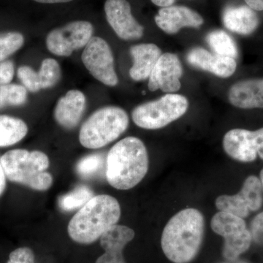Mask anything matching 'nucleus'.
I'll return each instance as SVG.
<instances>
[{"instance_id": "obj_5", "label": "nucleus", "mask_w": 263, "mask_h": 263, "mask_svg": "<svg viewBox=\"0 0 263 263\" xmlns=\"http://www.w3.org/2000/svg\"><path fill=\"white\" fill-rule=\"evenodd\" d=\"M129 126V117L124 109L107 106L99 109L84 123L79 141L85 148L98 149L117 140Z\"/></svg>"}, {"instance_id": "obj_24", "label": "nucleus", "mask_w": 263, "mask_h": 263, "mask_svg": "<svg viewBox=\"0 0 263 263\" xmlns=\"http://www.w3.org/2000/svg\"><path fill=\"white\" fill-rule=\"evenodd\" d=\"M93 197V192L89 187L86 186H78L70 193L60 197L59 205L65 212H71L84 206Z\"/></svg>"}, {"instance_id": "obj_30", "label": "nucleus", "mask_w": 263, "mask_h": 263, "mask_svg": "<svg viewBox=\"0 0 263 263\" xmlns=\"http://www.w3.org/2000/svg\"><path fill=\"white\" fill-rule=\"evenodd\" d=\"M249 231L254 243L263 245V212L254 218L251 223Z\"/></svg>"}, {"instance_id": "obj_35", "label": "nucleus", "mask_w": 263, "mask_h": 263, "mask_svg": "<svg viewBox=\"0 0 263 263\" xmlns=\"http://www.w3.org/2000/svg\"><path fill=\"white\" fill-rule=\"evenodd\" d=\"M40 3H46V4H56V3H69L72 0H34Z\"/></svg>"}, {"instance_id": "obj_26", "label": "nucleus", "mask_w": 263, "mask_h": 263, "mask_svg": "<svg viewBox=\"0 0 263 263\" xmlns=\"http://www.w3.org/2000/svg\"><path fill=\"white\" fill-rule=\"evenodd\" d=\"M105 167H106V164H105L103 156L93 154L86 156L78 162L76 171L82 177L89 178L99 174Z\"/></svg>"}, {"instance_id": "obj_23", "label": "nucleus", "mask_w": 263, "mask_h": 263, "mask_svg": "<svg viewBox=\"0 0 263 263\" xmlns=\"http://www.w3.org/2000/svg\"><path fill=\"white\" fill-rule=\"evenodd\" d=\"M36 77L40 89L53 87L61 78V68L53 59H46L41 64V68L36 72Z\"/></svg>"}, {"instance_id": "obj_1", "label": "nucleus", "mask_w": 263, "mask_h": 263, "mask_svg": "<svg viewBox=\"0 0 263 263\" xmlns=\"http://www.w3.org/2000/svg\"><path fill=\"white\" fill-rule=\"evenodd\" d=\"M205 221L200 211H180L164 227L161 246L164 255L174 263H190L197 257L203 240Z\"/></svg>"}, {"instance_id": "obj_33", "label": "nucleus", "mask_w": 263, "mask_h": 263, "mask_svg": "<svg viewBox=\"0 0 263 263\" xmlns=\"http://www.w3.org/2000/svg\"><path fill=\"white\" fill-rule=\"evenodd\" d=\"M6 178L3 164L0 162V196L3 195L6 188Z\"/></svg>"}, {"instance_id": "obj_18", "label": "nucleus", "mask_w": 263, "mask_h": 263, "mask_svg": "<svg viewBox=\"0 0 263 263\" xmlns=\"http://www.w3.org/2000/svg\"><path fill=\"white\" fill-rule=\"evenodd\" d=\"M86 108V97L79 90H70L60 99L54 110V118L61 127L72 129L80 122Z\"/></svg>"}, {"instance_id": "obj_10", "label": "nucleus", "mask_w": 263, "mask_h": 263, "mask_svg": "<svg viewBox=\"0 0 263 263\" xmlns=\"http://www.w3.org/2000/svg\"><path fill=\"white\" fill-rule=\"evenodd\" d=\"M94 27L90 22L77 21L51 31L46 37L48 51L57 56L69 57L84 47L92 37Z\"/></svg>"}, {"instance_id": "obj_2", "label": "nucleus", "mask_w": 263, "mask_h": 263, "mask_svg": "<svg viewBox=\"0 0 263 263\" xmlns=\"http://www.w3.org/2000/svg\"><path fill=\"white\" fill-rule=\"evenodd\" d=\"M148 170V152L139 138L127 137L109 151L105 176L109 184L117 190L135 187L146 176Z\"/></svg>"}, {"instance_id": "obj_4", "label": "nucleus", "mask_w": 263, "mask_h": 263, "mask_svg": "<svg viewBox=\"0 0 263 263\" xmlns=\"http://www.w3.org/2000/svg\"><path fill=\"white\" fill-rule=\"evenodd\" d=\"M0 162L7 179L12 182L37 191H46L53 183V177L47 172L49 159L42 152L13 149L2 156Z\"/></svg>"}, {"instance_id": "obj_16", "label": "nucleus", "mask_w": 263, "mask_h": 263, "mask_svg": "<svg viewBox=\"0 0 263 263\" xmlns=\"http://www.w3.org/2000/svg\"><path fill=\"white\" fill-rule=\"evenodd\" d=\"M186 60L195 68L207 71L222 79L233 76L237 67L235 59L214 55L200 47L190 50L186 55Z\"/></svg>"}, {"instance_id": "obj_19", "label": "nucleus", "mask_w": 263, "mask_h": 263, "mask_svg": "<svg viewBox=\"0 0 263 263\" xmlns=\"http://www.w3.org/2000/svg\"><path fill=\"white\" fill-rule=\"evenodd\" d=\"M133 65L129 70L133 80L142 81L148 79L162 55V51L153 43H143L130 48Z\"/></svg>"}, {"instance_id": "obj_15", "label": "nucleus", "mask_w": 263, "mask_h": 263, "mask_svg": "<svg viewBox=\"0 0 263 263\" xmlns=\"http://www.w3.org/2000/svg\"><path fill=\"white\" fill-rule=\"evenodd\" d=\"M134 238V230L130 228L115 224L100 238L105 252L95 263H126L123 251Z\"/></svg>"}, {"instance_id": "obj_36", "label": "nucleus", "mask_w": 263, "mask_h": 263, "mask_svg": "<svg viewBox=\"0 0 263 263\" xmlns=\"http://www.w3.org/2000/svg\"><path fill=\"white\" fill-rule=\"evenodd\" d=\"M219 263H250L247 262V261L242 260L239 258L233 259V260H226L224 262H221Z\"/></svg>"}, {"instance_id": "obj_37", "label": "nucleus", "mask_w": 263, "mask_h": 263, "mask_svg": "<svg viewBox=\"0 0 263 263\" xmlns=\"http://www.w3.org/2000/svg\"><path fill=\"white\" fill-rule=\"evenodd\" d=\"M259 179H260L261 184H262V192H263V168L261 171L260 174H259Z\"/></svg>"}, {"instance_id": "obj_31", "label": "nucleus", "mask_w": 263, "mask_h": 263, "mask_svg": "<svg viewBox=\"0 0 263 263\" xmlns=\"http://www.w3.org/2000/svg\"><path fill=\"white\" fill-rule=\"evenodd\" d=\"M14 76V65L13 62L4 61L0 62V86L9 84L13 80Z\"/></svg>"}, {"instance_id": "obj_21", "label": "nucleus", "mask_w": 263, "mask_h": 263, "mask_svg": "<svg viewBox=\"0 0 263 263\" xmlns=\"http://www.w3.org/2000/svg\"><path fill=\"white\" fill-rule=\"evenodd\" d=\"M28 133L26 123L18 118L0 116V147L16 144Z\"/></svg>"}, {"instance_id": "obj_27", "label": "nucleus", "mask_w": 263, "mask_h": 263, "mask_svg": "<svg viewBox=\"0 0 263 263\" xmlns=\"http://www.w3.org/2000/svg\"><path fill=\"white\" fill-rule=\"evenodd\" d=\"M24 43V36L19 32H8L0 35V62L20 49Z\"/></svg>"}, {"instance_id": "obj_34", "label": "nucleus", "mask_w": 263, "mask_h": 263, "mask_svg": "<svg viewBox=\"0 0 263 263\" xmlns=\"http://www.w3.org/2000/svg\"><path fill=\"white\" fill-rule=\"evenodd\" d=\"M157 6L161 8H166V7L171 6L174 4L175 0H151Z\"/></svg>"}, {"instance_id": "obj_32", "label": "nucleus", "mask_w": 263, "mask_h": 263, "mask_svg": "<svg viewBox=\"0 0 263 263\" xmlns=\"http://www.w3.org/2000/svg\"><path fill=\"white\" fill-rule=\"evenodd\" d=\"M246 3L254 10L262 11L263 10V0H245Z\"/></svg>"}, {"instance_id": "obj_29", "label": "nucleus", "mask_w": 263, "mask_h": 263, "mask_svg": "<svg viewBox=\"0 0 263 263\" xmlns=\"http://www.w3.org/2000/svg\"><path fill=\"white\" fill-rule=\"evenodd\" d=\"M7 263H35V257L32 249L28 247H20L10 254Z\"/></svg>"}, {"instance_id": "obj_6", "label": "nucleus", "mask_w": 263, "mask_h": 263, "mask_svg": "<svg viewBox=\"0 0 263 263\" xmlns=\"http://www.w3.org/2000/svg\"><path fill=\"white\" fill-rule=\"evenodd\" d=\"M189 108L188 99L183 95L166 94L155 101L138 105L132 114L138 127L158 129L183 117Z\"/></svg>"}, {"instance_id": "obj_14", "label": "nucleus", "mask_w": 263, "mask_h": 263, "mask_svg": "<svg viewBox=\"0 0 263 263\" xmlns=\"http://www.w3.org/2000/svg\"><path fill=\"white\" fill-rule=\"evenodd\" d=\"M156 24L164 32L174 34L183 27L198 28L203 24L201 15L185 6L162 8L155 18Z\"/></svg>"}, {"instance_id": "obj_20", "label": "nucleus", "mask_w": 263, "mask_h": 263, "mask_svg": "<svg viewBox=\"0 0 263 263\" xmlns=\"http://www.w3.org/2000/svg\"><path fill=\"white\" fill-rule=\"evenodd\" d=\"M222 20L227 29L243 35L252 34L259 25L257 13L249 6L228 7Z\"/></svg>"}, {"instance_id": "obj_22", "label": "nucleus", "mask_w": 263, "mask_h": 263, "mask_svg": "<svg viewBox=\"0 0 263 263\" xmlns=\"http://www.w3.org/2000/svg\"><path fill=\"white\" fill-rule=\"evenodd\" d=\"M206 42L215 54L235 59L238 56V48L233 38L223 30H215L206 36Z\"/></svg>"}, {"instance_id": "obj_13", "label": "nucleus", "mask_w": 263, "mask_h": 263, "mask_svg": "<svg viewBox=\"0 0 263 263\" xmlns=\"http://www.w3.org/2000/svg\"><path fill=\"white\" fill-rule=\"evenodd\" d=\"M182 75V65L177 55L164 53L161 55L148 78V89L151 91L160 89L167 94L176 92L181 89L180 79Z\"/></svg>"}, {"instance_id": "obj_28", "label": "nucleus", "mask_w": 263, "mask_h": 263, "mask_svg": "<svg viewBox=\"0 0 263 263\" xmlns=\"http://www.w3.org/2000/svg\"><path fill=\"white\" fill-rule=\"evenodd\" d=\"M17 75L24 87L31 92H37L41 90L38 86L36 72L32 67L29 66H22L18 69Z\"/></svg>"}, {"instance_id": "obj_12", "label": "nucleus", "mask_w": 263, "mask_h": 263, "mask_svg": "<svg viewBox=\"0 0 263 263\" xmlns=\"http://www.w3.org/2000/svg\"><path fill=\"white\" fill-rule=\"evenodd\" d=\"M105 12L108 24L121 39L131 41L143 37L144 28L133 17L127 0H106Z\"/></svg>"}, {"instance_id": "obj_11", "label": "nucleus", "mask_w": 263, "mask_h": 263, "mask_svg": "<svg viewBox=\"0 0 263 263\" xmlns=\"http://www.w3.org/2000/svg\"><path fill=\"white\" fill-rule=\"evenodd\" d=\"M227 155L241 162H252L257 156L263 160V127L256 131L233 129L223 138Z\"/></svg>"}, {"instance_id": "obj_25", "label": "nucleus", "mask_w": 263, "mask_h": 263, "mask_svg": "<svg viewBox=\"0 0 263 263\" xmlns=\"http://www.w3.org/2000/svg\"><path fill=\"white\" fill-rule=\"evenodd\" d=\"M27 91L24 86L5 84L0 86V108L19 106L27 102Z\"/></svg>"}, {"instance_id": "obj_3", "label": "nucleus", "mask_w": 263, "mask_h": 263, "mask_svg": "<svg viewBox=\"0 0 263 263\" xmlns=\"http://www.w3.org/2000/svg\"><path fill=\"white\" fill-rule=\"evenodd\" d=\"M120 216V205L115 197L108 195H96L81 207L69 221V236L80 245H91L117 224Z\"/></svg>"}, {"instance_id": "obj_17", "label": "nucleus", "mask_w": 263, "mask_h": 263, "mask_svg": "<svg viewBox=\"0 0 263 263\" xmlns=\"http://www.w3.org/2000/svg\"><path fill=\"white\" fill-rule=\"evenodd\" d=\"M228 100L236 108H263V79H247L235 83L228 91Z\"/></svg>"}, {"instance_id": "obj_9", "label": "nucleus", "mask_w": 263, "mask_h": 263, "mask_svg": "<svg viewBox=\"0 0 263 263\" xmlns=\"http://www.w3.org/2000/svg\"><path fill=\"white\" fill-rule=\"evenodd\" d=\"M83 63L97 80L109 86L119 83L114 67V59L108 43L99 37H92L82 53Z\"/></svg>"}, {"instance_id": "obj_8", "label": "nucleus", "mask_w": 263, "mask_h": 263, "mask_svg": "<svg viewBox=\"0 0 263 263\" xmlns=\"http://www.w3.org/2000/svg\"><path fill=\"white\" fill-rule=\"evenodd\" d=\"M263 204V192L260 179L250 176L245 180L241 190L234 195H221L216 200L220 212L245 219L250 212H257Z\"/></svg>"}, {"instance_id": "obj_7", "label": "nucleus", "mask_w": 263, "mask_h": 263, "mask_svg": "<svg viewBox=\"0 0 263 263\" xmlns=\"http://www.w3.org/2000/svg\"><path fill=\"white\" fill-rule=\"evenodd\" d=\"M211 226L214 233L224 238L222 254L226 260L239 258L250 247L252 235L242 218L219 212L213 216Z\"/></svg>"}]
</instances>
